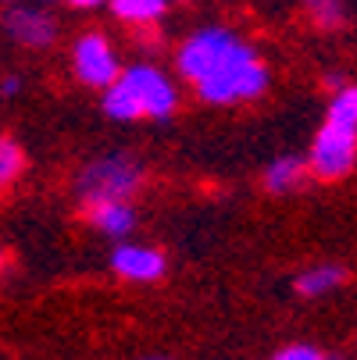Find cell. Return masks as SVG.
Listing matches in <instances>:
<instances>
[{
  "label": "cell",
  "instance_id": "cell-6",
  "mask_svg": "<svg viewBox=\"0 0 357 360\" xmlns=\"http://www.w3.org/2000/svg\"><path fill=\"white\" fill-rule=\"evenodd\" d=\"M122 79H125L129 89L136 93L139 108H143V118L165 122V118L175 115V108H179V89H175V82H172L158 65H146V61L129 65V68H122Z\"/></svg>",
  "mask_w": 357,
  "mask_h": 360
},
{
  "label": "cell",
  "instance_id": "cell-8",
  "mask_svg": "<svg viewBox=\"0 0 357 360\" xmlns=\"http://www.w3.org/2000/svg\"><path fill=\"white\" fill-rule=\"evenodd\" d=\"M111 271L125 282H158L168 271L165 253L139 243H118L111 250Z\"/></svg>",
  "mask_w": 357,
  "mask_h": 360
},
{
  "label": "cell",
  "instance_id": "cell-17",
  "mask_svg": "<svg viewBox=\"0 0 357 360\" xmlns=\"http://www.w3.org/2000/svg\"><path fill=\"white\" fill-rule=\"evenodd\" d=\"M272 360H329L318 346H308V342H293V346H282Z\"/></svg>",
  "mask_w": 357,
  "mask_h": 360
},
{
  "label": "cell",
  "instance_id": "cell-14",
  "mask_svg": "<svg viewBox=\"0 0 357 360\" xmlns=\"http://www.w3.org/2000/svg\"><path fill=\"white\" fill-rule=\"evenodd\" d=\"M25 175V150L18 139L0 132V193H8Z\"/></svg>",
  "mask_w": 357,
  "mask_h": 360
},
{
  "label": "cell",
  "instance_id": "cell-12",
  "mask_svg": "<svg viewBox=\"0 0 357 360\" xmlns=\"http://www.w3.org/2000/svg\"><path fill=\"white\" fill-rule=\"evenodd\" d=\"M104 115L115 118V122H136V118H143L139 100H136V93L129 89V82L122 75L104 89Z\"/></svg>",
  "mask_w": 357,
  "mask_h": 360
},
{
  "label": "cell",
  "instance_id": "cell-7",
  "mask_svg": "<svg viewBox=\"0 0 357 360\" xmlns=\"http://www.w3.org/2000/svg\"><path fill=\"white\" fill-rule=\"evenodd\" d=\"M4 32L11 43L25 50H46L50 43H58V18L46 11V4H15L4 15Z\"/></svg>",
  "mask_w": 357,
  "mask_h": 360
},
{
  "label": "cell",
  "instance_id": "cell-2",
  "mask_svg": "<svg viewBox=\"0 0 357 360\" xmlns=\"http://www.w3.org/2000/svg\"><path fill=\"white\" fill-rule=\"evenodd\" d=\"M143 165L132 153H100V158L86 161L75 175V196L82 207L104 200H132L143 186Z\"/></svg>",
  "mask_w": 357,
  "mask_h": 360
},
{
  "label": "cell",
  "instance_id": "cell-4",
  "mask_svg": "<svg viewBox=\"0 0 357 360\" xmlns=\"http://www.w3.org/2000/svg\"><path fill=\"white\" fill-rule=\"evenodd\" d=\"M353 165H357V129H343V125L325 122L311 143L308 172L322 182H336V179L350 175Z\"/></svg>",
  "mask_w": 357,
  "mask_h": 360
},
{
  "label": "cell",
  "instance_id": "cell-22",
  "mask_svg": "<svg viewBox=\"0 0 357 360\" xmlns=\"http://www.w3.org/2000/svg\"><path fill=\"white\" fill-rule=\"evenodd\" d=\"M150 360H165V356H150Z\"/></svg>",
  "mask_w": 357,
  "mask_h": 360
},
{
  "label": "cell",
  "instance_id": "cell-10",
  "mask_svg": "<svg viewBox=\"0 0 357 360\" xmlns=\"http://www.w3.org/2000/svg\"><path fill=\"white\" fill-rule=\"evenodd\" d=\"M111 15L132 29H150L168 15V0H108Z\"/></svg>",
  "mask_w": 357,
  "mask_h": 360
},
{
  "label": "cell",
  "instance_id": "cell-11",
  "mask_svg": "<svg viewBox=\"0 0 357 360\" xmlns=\"http://www.w3.org/2000/svg\"><path fill=\"white\" fill-rule=\"evenodd\" d=\"M343 282H346V268L343 264H318V268L300 271L293 285H296L300 296H325V292H332Z\"/></svg>",
  "mask_w": 357,
  "mask_h": 360
},
{
  "label": "cell",
  "instance_id": "cell-20",
  "mask_svg": "<svg viewBox=\"0 0 357 360\" xmlns=\"http://www.w3.org/2000/svg\"><path fill=\"white\" fill-rule=\"evenodd\" d=\"M4 264H8V253H4V250H0V271H4Z\"/></svg>",
  "mask_w": 357,
  "mask_h": 360
},
{
  "label": "cell",
  "instance_id": "cell-13",
  "mask_svg": "<svg viewBox=\"0 0 357 360\" xmlns=\"http://www.w3.org/2000/svg\"><path fill=\"white\" fill-rule=\"evenodd\" d=\"M303 175H308V161L300 158H279L265 168V189L268 193H289L303 182Z\"/></svg>",
  "mask_w": 357,
  "mask_h": 360
},
{
  "label": "cell",
  "instance_id": "cell-5",
  "mask_svg": "<svg viewBox=\"0 0 357 360\" xmlns=\"http://www.w3.org/2000/svg\"><path fill=\"white\" fill-rule=\"evenodd\" d=\"M72 72L82 86L104 93L122 75L118 50L111 46V39L104 32H82L72 46Z\"/></svg>",
  "mask_w": 357,
  "mask_h": 360
},
{
  "label": "cell",
  "instance_id": "cell-18",
  "mask_svg": "<svg viewBox=\"0 0 357 360\" xmlns=\"http://www.w3.org/2000/svg\"><path fill=\"white\" fill-rule=\"evenodd\" d=\"M22 75H15V72H8V75H0V100H15L18 93H22Z\"/></svg>",
  "mask_w": 357,
  "mask_h": 360
},
{
  "label": "cell",
  "instance_id": "cell-21",
  "mask_svg": "<svg viewBox=\"0 0 357 360\" xmlns=\"http://www.w3.org/2000/svg\"><path fill=\"white\" fill-rule=\"evenodd\" d=\"M39 4H54V0H39Z\"/></svg>",
  "mask_w": 357,
  "mask_h": 360
},
{
  "label": "cell",
  "instance_id": "cell-1",
  "mask_svg": "<svg viewBox=\"0 0 357 360\" xmlns=\"http://www.w3.org/2000/svg\"><path fill=\"white\" fill-rule=\"evenodd\" d=\"M253 58V46L232 32V29H222V25H208V29H196L193 36H186L175 50V72L179 79L186 82H200V79H208L236 61H246Z\"/></svg>",
  "mask_w": 357,
  "mask_h": 360
},
{
  "label": "cell",
  "instance_id": "cell-16",
  "mask_svg": "<svg viewBox=\"0 0 357 360\" xmlns=\"http://www.w3.org/2000/svg\"><path fill=\"white\" fill-rule=\"evenodd\" d=\"M303 8H308L315 25H322V29H336L346 18L343 15V0H303Z\"/></svg>",
  "mask_w": 357,
  "mask_h": 360
},
{
  "label": "cell",
  "instance_id": "cell-3",
  "mask_svg": "<svg viewBox=\"0 0 357 360\" xmlns=\"http://www.w3.org/2000/svg\"><path fill=\"white\" fill-rule=\"evenodd\" d=\"M272 82V72L268 65L253 54L246 61H236L208 79H200L193 89L196 96L203 100V104H211V108H229V104H243V100H258Z\"/></svg>",
  "mask_w": 357,
  "mask_h": 360
},
{
  "label": "cell",
  "instance_id": "cell-23",
  "mask_svg": "<svg viewBox=\"0 0 357 360\" xmlns=\"http://www.w3.org/2000/svg\"><path fill=\"white\" fill-rule=\"evenodd\" d=\"M4 4H15V0H4Z\"/></svg>",
  "mask_w": 357,
  "mask_h": 360
},
{
  "label": "cell",
  "instance_id": "cell-19",
  "mask_svg": "<svg viewBox=\"0 0 357 360\" xmlns=\"http://www.w3.org/2000/svg\"><path fill=\"white\" fill-rule=\"evenodd\" d=\"M68 8H79V11H93V8H100V4H108V0H65Z\"/></svg>",
  "mask_w": 357,
  "mask_h": 360
},
{
  "label": "cell",
  "instance_id": "cell-15",
  "mask_svg": "<svg viewBox=\"0 0 357 360\" xmlns=\"http://www.w3.org/2000/svg\"><path fill=\"white\" fill-rule=\"evenodd\" d=\"M325 122L343 125V129H357V86H339L336 89Z\"/></svg>",
  "mask_w": 357,
  "mask_h": 360
},
{
  "label": "cell",
  "instance_id": "cell-9",
  "mask_svg": "<svg viewBox=\"0 0 357 360\" xmlns=\"http://www.w3.org/2000/svg\"><path fill=\"white\" fill-rule=\"evenodd\" d=\"M86 218L96 232H104L108 239H129L136 232V211L129 200H104L86 207Z\"/></svg>",
  "mask_w": 357,
  "mask_h": 360
}]
</instances>
